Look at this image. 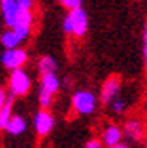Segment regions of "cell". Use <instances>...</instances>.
Segmentation results:
<instances>
[{"label":"cell","mask_w":147,"mask_h":148,"mask_svg":"<svg viewBox=\"0 0 147 148\" xmlns=\"http://www.w3.org/2000/svg\"><path fill=\"white\" fill-rule=\"evenodd\" d=\"M97 105H99V98L91 90H78L71 97V106L81 116L92 114L96 111Z\"/></svg>","instance_id":"1"},{"label":"cell","mask_w":147,"mask_h":148,"mask_svg":"<svg viewBox=\"0 0 147 148\" xmlns=\"http://www.w3.org/2000/svg\"><path fill=\"white\" fill-rule=\"evenodd\" d=\"M31 76L28 74V71L19 68L10 73V77H8V89H10V95L11 97H24L26 93L31 90Z\"/></svg>","instance_id":"2"},{"label":"cell","mask_w":147,"mask_h":148,"mask_svg":"<svg viewBox=\"0 0 147 148\" xmlns=\"http://www.w3.org/2000/svg\"><path fill=\"white\" fill-rule=\"evenodd\" d=\"M55 127V118L49 110H39L34 116V130L39 137H47Z\"/></svg>","instance_id":"3"},{"label":"cell","mask_w":147,"mask_h":148,"mask_svg":"<svg viewBox=\"0 0 147 148\" xmlns=\"http://www.w3.org/2000/svg\"><path fill=\"white\" fill-rule=\"evenodd\" d=\"M0 61L3 64V68L10 71H15L23 68V64L28 61V53L23 48H13V50H5L0 56Z\"/></svg>","instance_id":"4"},{"label":"cell","mask_w":147,"mask_h":148,"mask_svg":"<svg viewBox=\"0 0 147 148\" xmlns=\"http://www.w3.org/2000/svg\"><path fill=\"white\" fill-rule=\"evenodd\" d=\"M121 90V81L116 76H112L103 82L100 89V103L102 105H112L118 98V93Z\"/></svg>","instance_id":"5"},{"label":"cell","mask_w":147,"mask_h":148,"mask_svg":"<svg viewBox=\"0 0 147 148\" xmlns=\"http://www.w3.org/2000/svg\"><path fill=\"white\" fill-rule=\"evenodd\" d=\"M0 11H2V18H3L5 26L13 29L19 13L18 0H0Z\"/></svg>","instance_id":"6"},{"label":"cell","mask_w":147,"mask_h":148,"mask_svg":"<svg viewBox=\"0 0 147 148\" xmlns=\"http://www.w3.org/2000/svg\"><path fill=\"white\" fill-rule=\"evenodd\" d=\"M71 19V26H73V36L76 37H83L86 32H87V13L84 11V8H76V10L70 11L68 13Z\"/></svg>","instance_id":"7"},{"label":"cell","mask_w":147,"mask_h":148,"mask_svg":"<svg viewBox=\"0 0 147 148\" xmlns=\"http://www.w3.org/2000/svg\"><path fill=\"white\" fill-rule=\"evenodd\" d=\"M123 129L116 124H108V126L103 129L102 132V142L105 145V148H110L115 147V145L121 143V138H123Z\"/></svg>","instance_id":"8"},{"label":"cell","mask_w":147,"mask_h":148,"mask_svg":"<svg viewBox=\"0 0 147 148\" xmlns=\"http://www.w3.org/2000/svg\"><path fill=\"white\" fill-rule=\"evenodd\" d=\"M123 134L129 140H141L144 137V124L139 119H128L123 126Z\"/></svg>","instance_id":"9"},{"label":"cell","mask_w":147,"mask_h":148,"mask_svg":"<svg viewBox=\"0 0 147 148\" xmlns=\"http://www.w3.org/2000/svg\"><path fill=\"white\" fill-rule=\"evenodd\" d=\"M5 130L10 135H21V134H24L28 130V122H26V119L21 114H13V118L10 119Z\"/></svg>","instance_id":"10"},{"label":"cell","mask_w":147,"mask_h":148,"mask_svg":"<svg viewBox=\"0 0 147 148\" xmlns=\"http://www.w3.org/2000/svg\"><path fill=\"white\" fill-rule=\"evenodd\" d=\"M21 39L16 34L15 29H7L5 32H2L0 36V44L5 47V50H13V48H19V44H21Z\"/></svg>","instance_id":"11"},{"label":"cell","mask_w":147,"mask_h":148,"mask_svg":"<svg viewBox=\"0 0 147 148\" xmlns=\"http://www.w3.org/2000/svg\"><path fill=\"white\" fill-rule=\"evenodd\" d=\"M60 79L57 74H45V76H41V89L45 90V92L55 95L60 90Z\"/></svg>","instance_id":"12"},{"label":"cell","mask_w":147,"mask_h":148,"mask_svg":"<svg viewBox=\"0 0 147 148\" xmlns=\"http://www.w3.org/2000/svg\"><path fill=\"white\" fill-rule=\"evenodd\" d=\"M37 69H39L41 76H45V74H57V69H58L57 60L49 56V55L41 56L39 61H37Z\"/></svg>","instance_id":"13"},{"label":"cell","mask_w":147,"mask_h":148,"mask_svg":"<svg viewBox=\"0 0 147 148\" xmlns=\"http://www.w3.org/2000/svg\"><path fill=\"white\" fill-rule=\"evenodd\" d=\"M13 98L15 97H8V101L7 105L3 106V110L0 111V130H5L8 126L10 119L13 118Z\"/></svg>","instance_id":"14"},{"label":"cell","mask_w":147,"mask_h":148,"mask_svg":"<svg viewBox=\"0 0 147 148\" xmlns=\"http://www.w3.org/2000/svg\"><path fill=\"white\" fill-rule=\"evenodd\" d=\"M33 26V11L19 10L15 27H31Z\"/></svg>","instance_id":"15"},{"label":"cell","mask_w":147,"mask_h":148,"mask_svg":"<svg viewBox=\"0 0 147 148\" xmlns=\"http://www.w3.org/2000/svg\"><path fill=\"white\" fill-rule=\"evenodd\" d=\"M52 101H53V95L45 92V90H42V89H39V105H41L42 110H49Z\"/></svg>","instance_id":"16"},{"label":"cell","mask_w":147,"mask_h":148,"mask_svg":"<svg viewBox=\"0 0 147 148\" xmlns=\"http://www.w3.org/2000/svg\"><path fill=\"white\" fill-rule=\"evenodd\" d=\"M110 106H112V111H113V113L121 114V113H125V110H126V100H123V98H116Z\"/></svg>","instance_id":"17"},{"label":"cell","mask_w":147,"mask_h":148,"mask_svg":"<svg viewBox=\"0 0 147 148\" xmlns=\"http://www.w3.org/2000/svg\"><path fill=\"white\" fill-rule=\"evenodd\" d=\"M58 2L70 11L76 10V8H83V0H58Z\"/></svg>","instance_id":"18"},{"label":"cell","mask_w":147,"mask_h":148,"mask_svg":"<svg viewBox=\"0 0 147 148\" xmlns=\"http://www.w3.org/2000/svg\"><path fill=\"white\" fill-rule=\"evenodd\" d=\"M84 148H105V145H103L102 138H89L86 142Z\"/></svg>","instance_id":"19"},{"label":"cell","mask_w":147,"mask_h":148,"mask_svg":"<svg viewBox=\"0 0 147 148\" xmlns=\"http://www.w3.org/2000/svg\"><path fill=\"white\" fill-rule=\"evenodd\" d=\"M142 53H144V63L147 68V23L144 26V34H142Z\"/></svg>","instance_id":"20"},{"label":"cell","mask_w":147,"mask_h":148,"mask_svg":"<svg viewBox=\"0 0 147 148\" xmlns=\"http://www.w3.org/2000/svg\"><path fill=\"white\" fill-rule=\"evenodd\" d=\"M18 7H19V10H28V11H33L34 0H18Z\"/></svg>","instance_id":"21"},{"label":"cell","mask_w":147,"mask_h":148,"mask_svg":"<svg viewBox=\"0 0 147 148\" xmlns=\"http://www.w3.org/2000/svg\"><path fill=\"white\" fill-rule=\"evenodd\" d=\"M8 97H10V93H8L7 90L3 89V87H0V111L3 110V106L7 105V101H8Z\"/></svg>","instance_id":"22"},{"label":"cell","mask_w":147,"mask_h":148,"mask_svg":"<svg viewBox=\"0 0 147 148\" xmlns=\"http://www.w3.org/2000/svg\"><path fill=\"white\" fill-rule=\"evenodd\" d=\"M62 26H63V31H65L66 34H73V26H71V19H70V16H68V15L65 16Z\"/></svg>","instance_id":"23"},{"label":"cell","mask_w":147,"mask_h":148,"mask_svg":"<svg viewBox=\"0 0 147 148\" xmlns=\"http://www.w3.org/2000/svg\"><path fill=\"white\" fill-rule=\"evenodd\" d=\"M110 148H129L126 143H118V145H115V147H110Z\"/></svg>","instance_id":"24"},{"label":"cell","mask_w":147,"mask_h":148,"mask_svg":"<svg viewBox=\"0 0 147 148\" xmlns=\"http://www.w3.org/2000/svg\"><path fill=\"white\" fill-rule=\"evenodd\" d=\"M146 148H147V145H146Z\"/></svg>","instance_id":"25"}]
</instances>
